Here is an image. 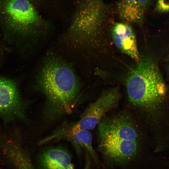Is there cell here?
Returning <instances> with one entry per match:
<instances>
[{
	"instance_id": "obj_1",
	"label": "cell",
	"mask_w": 169,
	"mask_h": 169,
	"mask_svg": "<svg viewBox=\"0 0 169 169\" xmlns=\"http://www.w3.org/2000/svg\"><path fill=\"white\" fill-rule=\"evenodd\" d=\"M126 85L130 103L143 113L153 129L169 125L168 90L155 60L147 56L140 59L130 71Z\"/></svg>"
},
{
	"instance_id": "obj_2",
	"label": "cell",
	"mask_w": 169,
	"mask_h": 169,
	"mask_svg": "<svg viewBox=\"0 0 169 169\" xmlns=\"http://www.w3.org/2000/svg\"><path fill=\"white\" fill-rule=\"evenodd\" d=\"M45 97L43 118L47 122L72 113L80 101V85L72 69L63 61L53 58L41 71L38 80Z\"/></svg>"
},
{
	"instance_id": "obj_3",
	"label": "cell",
	"mask_w": 169,
	"mask_h": 169,
	"mask_svg": "<svg viewBox=\"0 0 169 169\" xmlns=\"http://www.w3.org/2000/svg\"><path fill=\"white\" fill-rule=\"evenodd\" d=\"M120 98L118 88L105 90L88 106L79 120L72 123L73 124L81 129L89 131L94 129L108 112L118 106Z\"/></svg>"
},
{
	"instance_id": "obj_4",
	"label": "cell",
	"mask_w": 169,
	"mask_h": 169,
	"mask_svg": "<svg viewBox=\"0 0 169 169\" xmlns=\"http://www.w3.org/2000/svg\"><path fill=\"white\" fill-rule=\"evenodd\" d=\"M98 125L99 139H114L139 141V133L128 115L119 114L103 118Z\"/></svg>"
},
{
	"instance_id": "obj_5",
	"label": "cell",
	"mask_w": 169,
	"mask_h": 169,
	"mask_svg": "<svg viewBox=\"0 0 169 169\" xmlns=\"http://www.w3.org/2000/svg\"><path fill=\"white\" fill-rule=\"evenodd\" d=\"M65 139L73 145L77 154L80 155L82 149L84 148L96 163L98 160L92 145V137L89 131L81 129L74 126L72 123H64L50 135L39 142L40 145L52 140Z\"/></svg>"
},
{
	"instance_id": "obj_6",
	"label": "cell",
	"mask_w": 169,
	"mask_h": 169,
	"mask_svg": "<svg viewBox=\"0 0 169 169\" xmlns=\"http://www.w3.org/2000/svg\"><path fill=\"white\" fill-rule=\"evenodd\" d=\"M99 140L100 152L109 161L115 165L127 164L135 158L139 152V141L114 139Z\"/></svg>"
},
{
	"instance_id": "obj_7",
	"label": "cell",
	"mask_w": 169,
	"mask_h": 169,
	"mask_svg": "<svg viewBox=\"0 0 169 169\" xmlns=\"http://www.w3.org/2000/svg\"><path fill=\"white\" fill-rule=\"evenodd\" d=\"M4 11L10 23L18 29L28 28L38 18L35 8L28 0H7Z\"/></svg>"
},
{
	"instance_id": "obj_8",
	"label": "cell",
	"mask_w": 169,
	"mask_h": 169,
	"mask_svg": "<svg viewBox=\"0 0 169 169\" xmlns=\"http://www.w3.org/2000/svg\"><path fill=\"white\" fill-rule=\"evenodd\" d=\"M24 108L15 83L0 77V115L23 116Z\"/></svg>"
},
{
	"instance_id": "obj_9",
	"label": "cell",
	"mask_w": 169,
	"mask_h": 169,
	"mask_svg": "<svg viewBox=\"0 0 169 169\" xmlns=\"http://www.w3.org/2000/svg\"><path fill=\"white\" fill-rule=\"evenodd\" d=\"M112 34L116 46L137 62L140 59L136 36L131 26L128 24L118 23L113 26Z\"/></svg>"
},
{
	"instance_id": "obj_10",
	"label": "cell",
	"mask_w": 169,
	"mask_h": 169,
	"mask_svg": "<svg viewBox=\"0 0 169 169\" xmlns=\"http://www.w3.org/2000/svg\"><path fill=\"white\" fill-rule=\"evenodd\" d=\"M42 169H74L71 156L65 149L52 147L43 151L39 157Z\"/></svg>"
},
{
	"instance_id": "obj_11",
	"label": "cell",
	"mask_w": 169,
	"mask_h": 169,
	"mask_svg": "<svg viewBox=\"0 0 169 169\" xmlns=\"http://www.w3.org/2000/svg\"><path fill=\"white\" fill-rule=\"evenodd\" d=\"M151 0H120L117 4L119 15L125 21L141 24Z\"/></svg>"
},
{
	"instance_id": "obj_12",
	"label": "cell",
	"mask_w": 169,
	"mask_h": 169,
	"mask_svg": "<svg viewBox=\"0 0 169 169\" xmlns=\"http://www.w3.org/2000/svg\"><path fill=\"white\" fill-rule=\"evenodd\" d=\"M9 160L15 169H35L29 158L23 151L13 153ZM90 161L86 160L83 169H90Z\"/></svg>"
},
{
	"instance_id": "obj_13",
	"label": "cell",
	"mask_w": 169,
	"mask_h": 169,
	"mask_svg": "<svg viewBox=\"0 0 169 169\" xmlns=\"http://www.w3.org/2000/svg\"><path fill=\"white\" fill-rule=\"evenodd\" d=\"M156 8L160 13L169 12V0H158Z\"/></svg>"
},
{
	"instance_id": "obj_14",
	"label": "cell",
	"mask_w": 169,
	"mask_h": 169,
	"mask_svg": "<svg viewBox=\"0 0 169 169\" xmlns=\"http://www.w3.org/2000/svg\"></svg>"
},
{
	"instance_id": "obj_15",
	"label": "cell",
	"mask_w": 169,
	"mask_h": 169,
	"mask_svg": "<svg viewBox=\"0 0 169 169\" xmlns=\"http://www.w3.org/2000/svg\"></svg>"
}]
</instances>
